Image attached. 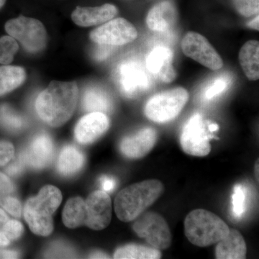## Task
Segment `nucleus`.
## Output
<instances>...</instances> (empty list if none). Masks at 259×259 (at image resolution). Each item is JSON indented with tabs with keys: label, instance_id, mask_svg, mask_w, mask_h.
<instances>
[{
	"label": "nucleus",
	"instance_id": "nucleus-1",
	"mask_svg": "<svg viewBox=\"0 0 259 259\" xmlns=\"http://www.w3.org/2000/svg\"><path fill=\"white\" fill-rule=\"evenodd\" d=\"M78 95L79 90L74 81H52L37 97V115L47 125L60 127L74 114Z\"/></svg>",
	"mask_w": 259,
	"mask_h": 259
},
{
	"label": "nucleus",
	"instance_id": "nucleus-2",
	"mask_svg": "<svg viewBox=\"0 0 259 259\" xmlns=\"http://www.w3.org/2000/svg\"><path fill=\"white\" fill-rule=\"evenodd\" d=\"M161 181L148 180L138 182L121 190L116 197L115 211L122 222H131L151 205L163 193Z\"/></svg>",
	"mask_w": 259,
	"mask_h": 259
},
{
	"label": "nucleus",
	"instance_id": "nucleus-3",
	"mask_svg": "<svg viewBox=\"0 0 259 259\" xmlns=\"http://www.w3.org/2000/svg\"><path fill=\"white\" fill-rule=\"evenodd\" d=\"M62 202L61 191L52 185L42 187L35 197H30L24 207V216L30 231L48 236L54 231L53 214Z\"/></svg>",
	"mask_w": 259,
	"mask_h": 259
},
{
	"label": "nucleus",
	"instance_id": "nucleus-4",
	"mask_svg": "<svg viewBox=\"0 0 259 259\" xmlns=\"http://www.w3.org/2000/svg\"><path fill=\"white\" fill-rule=\"evenodd\" d=\"M229 231V227L221 218L207 209H194L185 218V236L190 243L197 246L215 244L224 238Z\"/></svg>",
	"mask_w": 259,
	"mask_h": 259
},
{
	"label": "nucleus",
	"instance_id": "nucleus-5",
	"mask_svg": "<svg viewBox=\"0 0 259 259\" xmlns=\"http://www.w3.org/2000/svg\"><path fill=\"white\" fill-rule=\"evenodd\" d=\"M188 100V92L182 88L162 92L148 100L145 107V115L153 122L164 123L175 119Z\"/></svg>",
	"mask_w": 259,
	"mask_h": 259
},
{
	"label": "nucleus",
	"instance_id": "nucleus-6",
	"mask_svg": "<svg viewBox=\"0 0 259 259\" xmlns=\"http://www.w3.org/2000/svg\"><path fill=\"white\" fill-rule=\"evenodd\" d=\"M5 30L29 52H39L47 46V30L36 19L24 16L12 19L5 25Z\"/></svg>",
	"mask_w": 259,
	"mask_h": 259
},
{
	"label": "nucleus",
	"instance_id": "nucleus-7",
	"mask_svg": "<svg viewBox=\"0 0 259 259\" xmlns=\"http://www.w3.org/2000/svg\"><path fill=\"white\" fill-rule=\"evenodd\" d=\"M135 221L133 229L140 238H145L148 244L156 249L169 248L171 231L163 216L157 212H144Z\"/></svg>",
	"mask_w": 259,
	"mask_h": 259
},
{
	"label": "nucleus",
	"instance_id": "nucleus-8",
	"mask_svg": "<svg viewBox=\"0 0 259 259\" xmlns=\"http://www.w3.org/2000/svg\"><path fill=\"white\" fill-rule=\"evenodd\" d=\"M206 122L202 116L194 114L184 126L180 136V144L184 152L190 156L204 157L211 151V136L207 132Z\"/></svg>",
	"mask_w": 259,
	"mask_h": 259
},
{
	"label": "nucleus",
	"instance_id": "nucleus-9",
	"mask_svg": "<svg viewBox=\"0 0 259 259\" xmlns=\"http://www.w3.org/2000/svg\"><path fill=\"white\" fill-rule=\"evenodd\" d=\"M184 54L205 67L217 71L223 67L222 59L206 37L195 32H189L182 39Z\"/></svg>",
	"mask_w": 259,
	"mask_h": 259
},
{
	"label": "nucleus",
	"instance_id": "nucleus-10",
	"mask_svg": "<svg viewBox=\"0 0 259 259\" xmlns=\"http://www.w3.org/2000/svg\"><path fill=\"white\" fill-rule=\"evenodd\" d=\"M138 32L130 22L124 18L109 20L90 33V39L97 44L122 46L137 38Z\"/></svg>",
	"mask_w": 259,
	"mask_h": 259
},
{
	"label": "nucleus",
	"instance_id": "nucleus-11",
	"mask_svg": "<svg viewBox=\"0 0 259 259\" xmlns=\"http://www.w3.org/2000/svg\"><path fill=\"white\" fill-rule=\"evenodd\" d=\"M83 226L101 231L110 225L112 219V202L110 196L102 190L95 191L84 200Z\"/></svg>",
	"mask_w": 259,
	"mask_h": 259
},
{
	"label": "nucleus",
	"instance_id": "nucleus-12",
	"mask_svg": "<svg viewBox=\"0 0 259 259\" xmlns=\"http://www.w3.org/2000/svg\"><path fill=\"white\" fill-rule=\"evenodd\" d=\"M117 78L121 90L127 97H133L148 86V75L141 64L127 61L117 68Z\"/></svg>",
	"mask_w": 259,
	"mask_h": 259
},
{
	"label": "nucleus",
	"instance_id": "nucleus-13",
	"mask_svg": "<svg viewBox=\"0 0 259 259\" xmlns=\"http://www.w3.org/2000/svg\"><path fill=\"white\" fill-rule=\"evenodd\" d=\"M158 136L153 127H144L139 132L121 141L120 149L125 157L131 159H139L145 157L154 147Z\"/></svg>",
	"mask_w": 259,
	"mask_h": 259
},
{
	"label": "nucleus",
	"instance_id": "nucleus-14",
	"mask_svg": "<svg viewBox=\"0 0 259 259\" xmlns=\"http://www.w3.org/2000/svg\"><path fill=\"white\" fill-rule=\"evenodd\" d=\"M110 127V120L105 113L93 112L83 116L75 127L76 141L81 144H90L100 139Z\"/></svg>",
	"mask_w": 259,
	"mask_h": 259
},
{
	"label": "nucleus",
	"instance_id": "nucleus-15",
	"mask_svg": "<svg viewBox=\"0 0 259 259\" xmlns=\"http://www.w3.org/2000/svg\"><path fill=\"white\" fill-rule=\"evenodd\" d=\"M54 147L49 135H37L24 152L20 153L25 163L35 169H42L50 164L54 158Z\"/></svg>",
	"mask_w": 259,
	"mask_h": 259
},
{
	"label": "nucleus",
	"instance_id": "nucleus-16",
	"mask_svg": "<svg viewBox=\"0 0 259 259\" xmlns=\"http://www.w3.org/2000/svg\"><path fill=\"white\" fill-rule=\"evenodd\" d=\"M173 52L169 48L156 47L150 53L146 59V68L151 74L166 83L173 81L176 78V71L172 65Z\"/></svg>",
	"mask_w": 259,
	"mask_h": 259
},
{
	"label": "nucleus",
	"instance_id": "nucleus-17",
	"mask_svg": "<svg viewBox=\"0 0 259 259\" xmlns=\"http://www.w3.org/2000/svg\"><path fill=\"white\" fill-rule=\"evenodd\" d=\"M117 14V8L110 4L95 8L78 7L71 14V19L79 26L90 27L107 23Z\"/></svg>",
	"mask_w": 259,
	"mask_h": 259
},
{
	"label": "nucleus",
	"instance_id": "nucleus-18",
	"mask_svg": "<svg viewBox=\"0 0 259 259\" xmlns=\"http://www.w3.org/2000/svg\"><path fill=\"white\" fill-rule=\"evenodd\" d=\"M177 20V11L170 1H163L155 5L148 12L146 24L153 31L164 32L175 26Z\"/></svg>",
	"mask_w": 259,
	"mask_h": 259
},
{
	"label": "nucleus",
	"instance_id": "nucleus-19",
	"mask_svg": "<svg viewBox=\"0 0 259 259\" xmlns=\"http://www.w3.org/2000/svg\"><path fill=\"white\" fill-rule=\"evenodd\" d=\"M247 247L244 238L236 229H230L229 233L215 248L218 259H243L246 257Z\"/></svg>",
	"mask_w": 259,
	"mask_h": 259
},
{
	"label": "nucleus",
	"instance_id": "nucleus-20",
	"mask_svg": "<svg viewBox=\"0 0 259 259\" xmlns=\"http://www.w3.org/2000/svg\"><path fill=\"white\" fill-rule=\"evenodd\" d=\"M84 162V155L81 150L74 146H66L61 150L56 168L63 176H73L81 171Z\"/></svg>",
	"mask_w": 259,
	"mask_h": 259
},
{
	"label": "nucleus",
	"instance_id": "nucleus-21",
	"mask_svg": "<svg viewBox=\"0 0 259 259\" xmlns=\"http://www.w3.org/2000/svg\"><path fill=\"white\" fill-rule=\"evenodd\" d=\"M239 61L243 72L248 79L256 81L259 78V42L249 40L239 52Z\"/></svg>",
	"mask_w": 259,
	"mask_h": 259
},
{
	"label": "nucleus",
	"instance_id": "nucleus-22",
	"mask_svg": "<svg viewBox=\"0 0 259 259\" xmlns=\"http://www.w3.org/2000/svg\"><path fill=\"white\" fill-rule=\"evenodd\" d=\"M82 106L87 111L100 112L102 113L111 111V98L102 89L93 87L88 88L83 93Z\"/></svg>",
	"mask_w": 259,
	"mask_h": 259
},
{
	"label": "nucleus",
	"instance_id": "nucleus-23",
	"mask_svg": "<svg viewBox=\"0 0 259 259\" xmlns=\"http://www.w3.org/2000/svg\"><path fill=\"white\" fill-rule=\"evenodd\" d=\"M26 79V73L20 66H0V96L20 87Z\"/></svg>",
	"mask_w": 259,
	"mask_h": 259
},
{
	"label": "nucleus",
	"instance_id": "nucleus-24",
	"mask_svg": "<svg viewBox=\"0 0 259 259\" xmlns=\"http://www.w3.org/2000/svg\"><path fill=\"white\" fill-rule=\"evenodd\" d=\"M84 218V200L81 197L69 199L63 211L62 219L65 226L69 228H79L83 226Z\"/></svg>",
	"mask_w": 259,
	"mask_h": 259
},
{
	"label": "nucleus",
	"instance_id": "nucleus-25",
	"mask_svg": "<svg viewBox=\"0 0 259 259\" xmlns=\"http://www.w3.org/2000/svg\"><path fill=\"white\" fill-rule=\"evenodd\" d=\"M161 258L160 250L153 247L128 244L120 247L114 253L117 259H158Z\"/></svg>",
	"mask_w": 259,
	"mask_h": 259
},
{
	"label": "nucleus",
	"instance_id": "nucleus-26",
	"mask_svg": "<svg viewBox=\"0 0 259 259\" xmlns=\"http://www.w3.org/2000/svg\"><path fill=\"white\" fill-rule=\"evenodd\" d=\"M25 125V120L8 105L0 106V126L10 132H18Z\"/></svg>",
	"mask_w": 259,
	"mask_h": 259
},
{
	"label": "nucleus",
	"instance_id": "nucleus-27",
	"mask_svg": "<svg viewBox=\"0 0 259 259\" xmlns=\"http://www.w3.org/2000/svg\"><path fill=\"white\" fill-rule=\"evenodd\" d=\"M19 49L17 40L10 35L0 38V64H9Z\"/></svg>",
	"mask_w": 259,
	"mask_h": 259
},
{
	"label": "nucleus",
	"instance_id": "nucleus-28",
	"mask_svg": "<svg viewBox=\"0 0 259 259\" xmlns=\"http://www.w3.org/2000/svg\"><path fill=\"white\" fill-rule=\"evenodd\" d=\"M245 200L246 192L241 185H237L234 187L233 196H232V205L234 217L241 218L245 212Z\"/></svg>",
	"mask_w": 259,
	"mask_h": 259
},
{
	"label": "nucleus",
	"instance_id": "nucleus-29",
	"mask_svg": "<svg viewBox=\"0 0 259 259\" xmlns=\"http://www.w3.org/2000/svg\"><path fill=\"white\" fill-rule=\"evenodd\" d=\"M235 8L240 14L250 17L258 14L259 0H233Z\"/></svg>",
	"mask_w": 259,
	"mask_h": 259
},
{
	"label": "nucleus",
	"instance_id": "nucleus-30",
	"mask_svg": "<svg viewBox=\"0 0 259 259\" xmlns=\"http://www.w3.org/2000/svg\"><path fill=\"white\" fill-rule=\"evenodd\" d=\"M1 229L10 241L18 239L24 232L22 223L15 220H9L3 225Z\"/></svg>",
	"mask_w": 259,
	"mask_h": 259
},
{
	"label": "nucleus",
	"instance_id": "nucleus-31",
	"mask_svg": "<svg viewBox=\"0 0 259 259\" xmlns=\"http://www.w3.org/2000/svg\"><path fill=\"white\" fill-rule=\"evenodd\" d=\"M0 205L15 218H20L22 214V204L18 199L11 195L0 197Z\"/></svg>",
	"mask_w": 259,
	"mask_h": 259
},
{
	"label": "nucleus",
	"instance_id": "nucleus-32",
	"mask_svg": "<svg viewBox=\"0 0 259 259\" xmlns=\"http://www.w3.org/2000/svg\"><path fill=\"white\" fill-rule=\"evenodd\" d=\"M15 156V148L11 143L0 140V166L12 161Z\"/></svg>",
	"mask_w": 259,
	"mask_h": 259
},
{
	"label": "nucleus",
	"instance_id": "nucleus-33",
	"mask_svg": "<svg viewBox=\"0 0 259 259\" xmlns=\"http://www.w3.org/2000/svg\"><path fill=\"white\" fill-rule=\"evenodd\" d=\"M228 87V81L226 79L219 78L205 92V98L211 100L213 97L221 95Z\"/></svg>",
	"mask_w": 259,
	"mask_h": 259
},
{
	"label": "nucleus",
	"instance_id": "nucleus-34",
	"mask_svg": "<svg viewBox=\"0 0 259 259\" xmlns=\"http://www.w3.org/2000/svg\"><path fill=\"white\" fill-rule=\"evenodd\" d=\"M14 184L4 174L0 173V197L12 195L15 192Z\"/></svg>",
	"mask_w": 259,
	"mask_h": 259
},
{
	"label": "nucleus",
	"instance_id": "nucleus-35",
	"mask_svg": "<svg viewBox=\"0 0 259 259\" xmlns=\"http://www.w3.org/2000/svg\"><path fill=\"white\" fill-rule=\"evenodd\" d=\"M25 164V163L23 157H22L21 155H20L13 163H11V164L7 167V173L10 176H18L23 172Z\"/></svg>",
	"mask_w": 259,
	"mask_h": 259
},
{
	"label": "nucleus",
	"instance_id": "nucleus-36",
	"mask_svg": "<svg viewBox=\"0 0 259 259\" xmlns=\"http://www.w3.org/2000/svg\"><path fill=\"white\" fill-rule=\"evenodd\" d=\"M112 46L99 44L96 50L94 53L95 59L98 61H103L110 55L112 51Z\"/></svg>",
	"mask_w": 259,
	"mask_h": 259
},
{
	"label": "nucleus",
	"instance_id": "nucleus-37",
	"mask_svg": "<svg viewBox=\"0 0 259 259\" xmlns=\"http://www.w3.org/2000/svg\"><path fill=\"white\" fill-rule=\"evenodd\" d=\"M100 185H101L102 191L107 193V192H112L115 188L117 182L112 177L103 176L100 178Z\"/></svg>",
	"mask_w": 259,
	"mask_h": 259
},
{
	"label": "nucleus",
	"instance_id": "nucleus-38",
	"mask_svg": "<svg viewBox=\"0 0 259 259\" xmlns=\"http://www.w3.org/2000/svg\"><path fill=\"white\" fill-rule=\"evenodd\" d=\"M18 257V252L15 250H0V258H17Z\"/></svg>",
	"mask_w": 259,
	"mask_h": 259
},
{
	"label": "nucleus",
	"instance_id": "nucleus-39",
	"mask_svg": "<svg viewBox=\"0 0 259 259\" xmlns=\"http://www.w3.org/2000/svg\"><path fill=\"white\" fill-rule=\"evenodd\" d=\"M10 241L8 239V237L5 236L4 233L2 231L1 228H0V247H5L7 245H9Z\"/></svg>",
	"mask_w": 259,
	"mask_h": 259
},
{
	"label": "nucleus",
	"instance_id": "nucleus-40",
	"mask_svg": "<svg viewBox=\"0 0 259 259\" xmlns=\"http://www.w3.org/2000/svg\"><path fill=\"white\" fill-rule=\"evenodd\" d=\"M9 217L3 209L0 208V226H3L9 221Z\"/></svg>",
	"mask_w": 259,
	"mask_h": 259
},
{
	"label": "nucleus",
	"instance_id": "nucleus-41",
	"mask_svg": "<svg viewBox=\"0 0 259 259\" xmlns=\"http://www.w3.org/2000/svg\"><path fill=\"white\" fill-rule=\"evenodd\" d=\"M258 15H257L256 18H255L253 20H251V21L248 23V27L250 28L253 29V30H258Z\"/></svg>",
	"mask_w": 259,
	"mask_h": 259
},
{
	"label": "nucleus",
	"instance_id": "nucleus-42",
	"mask_svg": "<svg viewBox=\"0 0 259 259\" xmlns=\"http://www.w3.org/2000/svg\"><path fill=\"white\" fill-rule=\"evenodd\" d=\"M90 258H108V256L105 253H102V252H95L90 255Z\"/></svg>",
	"mask_w": 259,
	"mask_h": 259
},
{
	"label": "nucleus",
	"instance_id": "nucleus-43",
	"mask_svg": "<svg viewBox=\"0 0 259 259\" xmlns=\"http://www.w3.org/2000/svg\"><path fill=\"white\" fill-rule=\"evenodd\" d=\"M218 129H219V126H218V124L211 123L208 125L209 132H215V131H218Z\"/></svg>",
	"mask_w": 259,
	"mask_h": 259
},
{
	"label": "nucleus",
	"instance_id": "nucleus-44",
	"mask_svg": "<svg viewBox=\"0 0 259 259\" xmlns=\"http://www.w3.org/2000/svg\"><path fill=\"white\" fill-rule=\"evenodd\" d=\"M258 167H259V163H258V159L257 160L256 162H255V178H256V180L258 181Z\"/></svg>",
	"mask_w": 259,
	"mask_h": 259
},
{
	"label": "nucleus",
	"instance_id": "nucleus-45",
	"mask_svg": "<svg viewBox=\"0 0 259 259\" xmlns=\"http://www.w3.org/2000/svg\"><path fill=\"white\" fill-rule=\"evenodd\" d=\"M5 2H6V0H0V8H2L4 6Z\"/></svg>",
	"mask_w": 259,
	"mask_h": 259
}]
</instances>
